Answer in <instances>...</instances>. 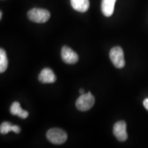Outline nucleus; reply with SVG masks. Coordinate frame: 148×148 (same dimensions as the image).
I'll return each instance as SVG.
<instances>
[{"mask_svg":"<svg viewBox=\"0 0 148 148\" xmlns=\"http://www.w3.org/2000/svg\"><path fill=\"white\" fill-rule=\"evenodd\" d=\"M47 138L51 143L60 145L64 143L67 139V134L60 128H52L48 130L46 134Z\"/></svg>","mask_w":148,"mask_h":148,"instance_id":"nucleus-3","label":"nucleus"},{"mask_svg":"<svg viewBox=\"0 0 148 148\" xmlns=\"http://www.w3.org/2000/svg\"><path fill=\"white\" fill-rule=\"evenodd\" d=\"M71 5L74 10L79 12H86L89 8L88 0H70Z\"/></svg>","mask_w":148,"mask_h":148,"instance_id":"nucleus-9","label":"nucleus"},{"mask_svg":"<svg viewBox=\"0 0 148 148\" xmlns=\"http://www.w3.org/2000/svg\"><path fill=\"white\" fill-rule=\"evenodd\" d=\"M79 93H80L81 95H82V94H84L85 93L84 90V89H83V88H81V89L79 90Z\"/></svg>","mask_w":148,"mask_h":148,"instance_id":"nucleus-15","label":"nucleus"},{"mask_svg":"<svg viewBox=\"0 0 148 148\" xmlns=\"http://www.w3.org/2000/svg\"><path fill=\"white\" fill-rule=\"evenodd\" d=\"M62 60L66 64H75L78 61V55L67 46H64L61 51Z\"/></svg>","mask_w":148,"mask_h":148,"instance_id":"nucleus-6","label":"nucleus"},{"mask_svg":"<svg viewBox=\"0 0 148 148\" xmlns=\"http://www.w3.org/2000/svg\"><path fill=\"white\" fill-rule=\"evenodd\" d=\"M1 18H2V12H0V19H1Z\"/></svg>","mask_w":148,"mask_h":148,"instance_id":"nucleus-16","label":"nucleus"},{"mask_svg":"<svg viewBox=\"0 0 148 148\" xmlns=\"http://www.w3.org/2000/svg\"><path fill=\"white\" fill-rule=\"evenodd\" d=\"M12 126H13V125H12L9 122H3L1 124L0 132L2 134H8V132L12 131Z\"/></svg>","mask_w":148,"mask_h":148,"instance_id":"nucleus-12","label":"nucleus"},{"mask_svg":"<svg viewBox=\"0 0 148 148\" xmlns=\"http://www.w3.org/2000/svg\"><path fill=\"white\" fill-rule=\"evenodd\" d=\"M143 106L145 109H147L148 110V98H146L145 100L143 101Z\"/></svg>","mask_w":148,"mask_h":148,"instance_id":"nucleus-14","label":"nucleus"},{"mask_svg":"<svg viewBox=\"0 0 148 148\" xmlns=\"http://www.w3.org/2000/svg\"><path fill=\"white\" fill-rule=\"evenodd\" d=\"M110 59L114 66L117 69H122L125 66V59L123 51L121 47L116 46L110 49L109 53Z\"/></svg>","mask_w":148,"mask_h":148,"instance_id":"nucleus-2","label":"nucleus"},{"mask_svg":"<svg viewBox=\"0 0 148 148\" xmlns=\"http://www.w3.org/2000/svg\"><path fill=\"white\" fill-rule=\"evenodd\" d=\"M38 80L43 84H50L56 82V77L52 70L49 68H45L42 70L38 75Z\"/></svg>","mask_w":148,"mask_h":148,"instance_id":"nucleus-7","label":"nucleus"},{"mask_svg":"<svg viewBox=\"0 0 148 148\" xmlns=\"http://www.w3.org/2000/svg\"><path fill=\"white\" fill-rule=\"evenodd\" d=\"M8 65V60L7 58L6 53L4 49H0V72L3 73L6 70Z\"/></svg>","mask_w":148,"mask_h":148,"instance_id":"nucleus-11","label":"nucleus"},{"mask_svg":"<svg viewBox=\"0 0 148 148\" xmlns=\"http://www.w3.org/2000/svg\"><path fill=\"white\" fill-rule=\"evenodd\" d=\"M12 131H13L14 132L16 133V134H18V133L21 132V128H20L18 125H13V126H12Z\"/></svg>","mask_w":148,"mask_h":148,"instance_id":"nucleus-13","label":"nucleus"},{"mask_svg":"<svg viewBox=\"0 0 148 148\" xmlns=\"http://www.w3.org/2000/svg\"><path fill=\"white\" fill-rule=\"evenodd\" d=\"M10 112L12 114L19 116L21 119H25L29 115L28 112L23 110L21 108L20 103L17 101H14V102L12 103L10 108Z\"/></svg>","mask_w":148,"mask_h":148,"instance_id":"nucleus-10","label":"nucleus"},{"mask_svg":"<svg viewBox=\"0 0 148 148\" xmlns=\"http://www.w3.org/2000/svg\"><path fill=\"white\" fill-rule=\"evenodd\" d=\"M116 0H101V10L106 16H110L113 14L114 4Z\"/></svg>","mask_w":148,"mask_h":148,"instance_id":"nucleus-8","label":"nucleus"},{"mask_svg":"<svg viewBox=\"0 0 148 148\" xmlns=\"http://www.w3.org/2000/svg\"><path fill=\"white\" fill-rule=\"evenodd\" d=\"M95 103V98L91 94V92H88L87 93H84L77 98L75 102L76 108L80 111H86L90 110L93 106Z\"/></svg>","mask_w":148,"mask_h":148,"instance_id":"nucleus-4","label":"nucleus"},{"mask_svg":"<svg viewBox=\"0 0 148 148\" xmlns=\"http://www.w3.org/2000/svg\"><path fill=\"white\" fill-rule=\"evenodd\" d=\"M126 123L123 121L116 122L113 127V134L116 139L121 142H123L127 140V134L126 131Z\"/></svg>","mask_w":148,"mask_h":148,"instance_id":"nucleus-5","label":"nucleus"},{"mask_svg":"<svg viewBox=\"0 0 148 148\" xmlns=\"http://www.w3.org/2000/svg\"><path fill=\"white\" fill-rule=\"evenodd\" d=\"M27 17L35 23H44L49 19L50 13L45 9L32 8L27 12Z\"/></svg>","mask_w":148,"mask_h":148,"instance_id":"nucleus-1","label":"nucleus"}]
</instances>
